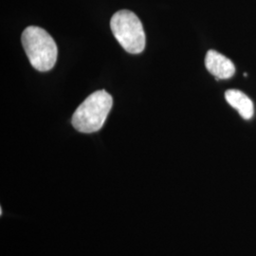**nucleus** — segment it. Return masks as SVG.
<instances>
[{"instance_id": "nucleus-1", "label": "nucleus", "mask_w": 256, "mask_h": 256, "mask_svg": "<svg viewBox=\"0 0 256 256\" xmlns=\"http://www.w3.org/2000/svg\"><path fill=\"white\" fill-rule=\"evenodd\" d=\"M21 40L30 64L38 72H48L54 66L58 50L54 38L44 28H26Z\"/></svg>"}, {"instance_id": "nucleus-2", "label": "nucleus", "mask_w": 256, "mask_h": 256, "mask_svg": "<svg viewBox=\"0 0 256 256\" xmlns=\"http://www.w3.org/2000/svg\"><path fill=\"white\" fill-rule=\"evenodd\" d=\"M112 104V97L106 90L92 93L75 110L72 120V126L82 133L99 131L110 114Z\"/></svg>"}, {"instance_id": "nucleus-3", "label": "nucleus", "mask_w": 256, "mask_h": 256, "mask_svg": "<svg viewBox=\"0 0 256 256\" xmlns=\"http://www.w3.org/2000/svg\"><path fill=\"white\" fill-rule=\"evenodd\" d=\"M111 30L120 45L132 54L146 48V32L137 16L128 10L117 12L110 21Z\"/></svg>"}, {"instance_id": "nucleus-4", "label": "nucleus", "mask_w": 256, "mask_h": 256, "mask_svg": "<svg viewBox=\"0 0 256 256\" xmlns=\"http://www.w3.org/2000/svg\"><path fill=\"white\" fill-rule=\"evenodd\" d=\"M207 70L216 79H230L236 74L234 63L226 56L210 50L205 57Z\"/></svg>"}, {"instance_id": "nucleus-5", "label": "nucleus", "mask_w": 256, "mask_h": 256, "mask_svg": "<svg viewBox=\"0 0 256 256\" xmlns=\"http://www.w3.org/2000/svg\"><path fill=\"white\" fill-rule=\"evenodd\" d=\"M225 98L230 106L238 110L243 119L252 118L254 114V102L246 94L236 90H230L225 93Z\"/></svg>"}]
</instances>
